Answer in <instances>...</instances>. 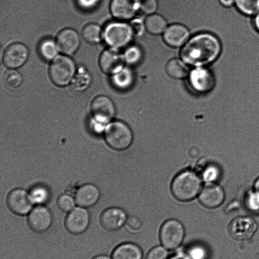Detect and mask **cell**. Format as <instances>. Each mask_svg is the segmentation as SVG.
Instances as JSON below:
<instances>
[{
	"instance_id": "obj_10",
	"label": "cell",
	"mask_w": 259,
	"mask_h": 259,
	"mask_svg": "<svg viewBox=\"0 0 259 259\" xmlns=\"http://www.w3.org/2000/svg\"><path fill=\"white\" fill-rule=\"evenodd\" d=\"M90 220V215L87 208L77 206L68 212L64 225L68 232L74 235H79L87 230Z\"/></svg>"
},
{
	"instance_id": "obj_22",
	"label": "cell",
	"mask_w": 259,
	"mask_h": 259,
	"mask_svg": "<svg viewBox=\"0 0 259 259\" xmlns=\"http://www.w3.org/2000/svg\"><path fill=\"white\" fill-rule=\"evenodd\" d=\"M134 80V75L133 71L128 68L123 67L112 75L111 81L114 87L119 90H125L132 86Z\"/></svg>"
},
{
	"instance_id": "obj_39",
	"label": "cell",
	"mask_w": 259,
	"mask_h": 259,
	"mask_svg": "<svg viewBox=\"0 0 259 259\" xmlns=\"http://www.w3.org/2000/svg\"><path fill=\"white\" fill-rule=\"evenodd\" d=\"M134 35H142L146 29L145 22L140 18L133 19L130 24Z\"/></svg>"
},
{
	"instance_id": "obj_38",
	"label": "cell",
	"mask_w": 259,
	"mask_h": 259,
	"mask_svg": "<svg viewBox=\"0 0 259 259\" xmlns=\"http://www.w3.org/2000/svg\"><path fill=\"white\" fill-rule=\"evenodd\" d=\"M125 225L127 230L130 232L137 233L142 229L143 223L139 218L131 217L127 218Z\"/></svg>"
},
{
	"instance_id": "obj_17",
	"label": "cell",
	"mask_w": 259,
	"mask_h": 259,
	"mask_svg": "<svg viewBox=\"0 0 259 259\" xmlns=\"http://www.w3.org/2000/svg\"><path fill=\"white\" fill-rule=\"evenodd\" d=\"M56 42L60 51L66 55H71L78 50L80 38L74 29L67 28L58 33Z\"/></svg>"
},
{
	"instance_id": "obj_26",
	"label": "cell",
	"mask_w": 259,
	"mask_h": 259,
	"mask_svg": "<svg viewBox=\"0 0 259 259\" xmlns=\"http://www.w3.org/2000/svg\"><path fill=\"white\" fill-rule=\"evenodd\" d=\"M92 76L90 72L83 67H79L72 79L73 89L78 92L85 90L90 85Z\"/></svg>"
},
{
	"instance_id": "obj_23",
	"label": "cell",
	"mask_w": 259,
	"mask_h": 259,
	"mask_svg": "<svg viewBox=\"0 0 259 259\" xmlns=\"http://www.w3.org/2000/svg\"><path fill=\"white\" fill-rule=\"evenodd\" d=\"M182 59H173L166 64V71L171 77L176 79H183L189 76V69Z\"/></svg>"
},
{
	"instance_id": "obj_9",
	"label": "cell",
	"mask_w": 259,
	"mask_h": 259,
	"mask_svg": "<svg viewBox=\"0 0 259 259\" xmlns=\"http://www.w3.org/2000/svg\"><path fill=\"white\" fill-rule=\"evenodd\" d=\"M189 81L193 89L201 94L211 91L215 83L212 72L204 67H196L190 71Z\"/></svg>"
},
{
	"instance_id": "obj_35",
	"label": "cell",
	"mask_w": 259,
	"mask_h": 259,
	"mask_svg": "<svg viewBox=\"0 0 259 259\" xmlns=\"http://www.w3.org/2000/svg\"><path fill=\"white\" fill-rule=\"evenodd\" d=\"M168 250L162 245L152 247L148 252L146 259H168Z\"/></svg>"
},
{
	"instance_id": "obj_16",
	"label": "cell",
	"mask_w": 259,
	"mask_h": 259,
	"mask_svg": "<svg viewBox=\"0 0 259 259\" xmlns=\"http://www.w3.org/2000/svg\"><path fill=\"white\" fill-rule=\"evenodd\" d=\"M127 219V214L122 208L113 206L103 211L100 215V222L104 229L114 231L125 225Z\"/></svg>"
},
{
	"instance_id": "obj_36",
	"label": "cell",
	"mask_w": 259,
	"mask_h": 259,
	"mask_svg": "<svg viewBox=\"0 0 259 259\" xmlns=\"http://www.w3.org/2000/svg\"><path fill=\"white\" fill-rule=\"evenodd\" d=\"M247 207L252 211H259V193L252 190L247 194L245 199Z\"/></svg>"
},
{
	"instance_id": "obj_44",
	"label": "cell",
	"mask_w": 259,
	"mask_h": 259,
	"mask_svg": "<svg viewBox=\"0 0 259 259\" xmlns=\"http://www.w3.org/2000/svg\"><path fill=\"white\" fill-rule=\"evenodd\" d=\"M253 190L259 193V177L254 181Z\"/></svg>"
},
{
	"instance_id": "obj_3",
	"label": "cell",
	"mask_w": 259,
	"mask_h": 259,
	"mask_svg": "<svg viewBox=\"0 0 259 259\" xmlns=\"http://www.w3.org/2000/svg\"><path fill=\"white\" fill-rule=\"evenodd\" d=\"M107 145L115 150L128 148L133 141V133L131 127L123 121L113 120L109 123L103 132Z\"/></svg>"
},
{
	"instance_id": "obj_43",
	"label": "cell",
	"mask_w": 259,
	"mask_h": 259,
	"mask_svg": "<svg viewBox=\"0 0 259 259\" xmlns=\"http://www.w3.org/2000/svg\"><path fill=\"white\" fill-rule=\"evenodd\" d=\"M253 23L256 30L259 32V12L254 16Z\"/></svg>"
},
{
	"instance_id": "obj_24",
	"label": "cell",
	"mask_w": 259,
	"mask_h": 259,
	"mask_svg": "<svg viewBox=\"0 0 259 259\" xmlns=\"http://www.w3.org/2000/svg\"><path fill=\"white\" fill-rule=\"evenodd\" d=\"M145 25L146 30L150 33L157 35L163 33L167 28L165 19L161 16L153 14L147 17Z\"/></svg>"
},
{
	"instance_id": "obj_2",
	"label": "cell",
	"mask_w": 259,
	"mask_h": 259,
	"mask_svg": "<svg viewBox=\"0 0 259 259\" xmlns=\"http://www.w3.org/2000/svg\"><path fill=\"white\" fill-rule=\"evenodd\" d=\"M200 175L191 169H185L178 173L173 179L170 190L178 200L187 202L199 195L202 188Z\"/></svg>"
},
{
	"instance_id": "obj_4",
	"label": "cell",
	"mask_w": 259,
	"mask_h": 259,
	"mask_svg": "<svg viewBox=\"0 0 259 259\" xmlns=\"http://www.w3.org/2000/svg\"><path fill=\"white\" fill-rule=\"evenodd\" d=\"M76 71L74 61L67 55L56 56L49 67V76L56 85L64 87L73 79Z\"/></svg>"
},
{
	"instance_id": "obj_8",
	"label": "cell",
	"mask_w": 259,
	"mask_h": 259,
	"mask_svg": "<svg viewBox=\"0 0 259 259\" xmlns=\"http://www.w3.org/2000/svg\"><path fill=\"white\" fill-rule=\"evenodd\" d=\"M256 222L249 217H238L233 219L228 227L229 234L238 240L250 239L257 231Z\"/></svg>"
},
{
	"instance_id": "obj_37",
	"label": "cell",
	"mask_w": 259,
	"mask_h": 259,
	"mask_svg": "<svg viewBox=\"0 0 259 259\" xmlns=\"http://www.w3.org/2000/svg\"><path fill=\"white\" fill-rule=\"evenodd\" d=\"M139 10L146 14L151 15L157 10V0H139Z\"/></svg>"
},
{
	"instance_id": "obj_11",
	"label": "cell",
	"mask_w": 259,
	"mask_h": 259,
	"mask_svg": "<svg viewBox=\"0 0 259 259\" xmlns=\"http://www.w3.org/2000/svg\"><path fill=\"white\" fill-rule=\"evenodd\" d=\"M6 203L9 209L19 215L28 214L33 208V205L29 192L20 188H15L9 192Z\"/></svg>"
},
{
	"instance_id": "obj_5",
	"label": "cell",
	"mask_w": 259,
	"mask_h": 259,
	"mask_svg": "<svg viewBox=\"0 0 259 259\" xmlns=\"http://www.w3.org/2000/svg\"><path fill=\"white\" fill-rule=\"evenodd\" d=\"M185 235L183 224L178 220L169 219L161 225L159 240L161 245L168 250L177 249L182 244Z\"/></svg>"
},
{
	"instance_id": "obj_32",
	"label": "cell",
	"mask_w": 259,
	"mask_h": 259,
	"mask_svg": "<svg viewBox=\"0 0 259 259\" xmlns=\"http://www.w3.org/2000/svg\"><path fill=\"white\" fill-rule=\"evenodd\" d=\"M200 176L206 183H216L220 176V169L217 166L209 164L203 169Z\"/></svg>"
},
{
	"instance_id": "obj_15",
	"label": "cell",
	"mask_w": 259,
	"mask_h": 259,
	"mask_svg": "<svg viewBox=\"0 0 259 259\" xmlns=\"http://www.w3.org/2000/svg\"><path fill=\"white\" fill-rule=\"evenodd\" d=\"M123 54L118 49L110 48L104 50L99 59V65L105 73L113 75L124 67Z\"/></svg>"
},
{
	"instance_id": "obj_19",
	"label": "cell",
	"mask_w": 259,
	"mask_h": 259,
	"mask_svg": "<svg viewBox=\"0 0 259 259\" xmlns=\"http://www.w3.org/2000/svg\"><path fill=\"white\" fill-rule=\"evenodd\" d=\"M100 192L93 184H85L77 190L74 199L77 206L88 208L94 205L99 200Z\"/></svg>"
},
{
	"instance_id": "obj_20",
	"label": "cell",
	"mask_w": 259,
	"mask_h": 259,
	"mask_svg": "<svg viewBox=\"0 0 259 259\" xmlns=\"http://www.w3.org/2000/svg\"><path fill=\"white\" fill-rule=\"evenodd\" d=\"M189 35V31L184 25L174 24L167 27L163 36L164 41L168 46L179 47L187 41Z\"/></svg>"
},
{
	"instance_id": "obj_27",
	"label": "cell",
	"mask_w": 259,
	"mask_h": 259,
	"mask_svg": "<svg viewBox=\"0 0 259 259\" xmlns=\"http://www.w3.org/2000/svg\"><path fill=\"white\" fill-rule=\"evenodd\" d=\"M82 36L88 43L98 44L103 37V32L99 25L95 23H89L83 28Z\"/></svg>"
},
{
	"instance_id": "obj_13",
	"label": "cell",
	"mask_w": 259,
	"mask_h": 259,
	"mask_svg": "<svg viewBox=\"0 0 259 259\" xmlns=\"http://www.w3.org/2000/svg\"><path fill=\"white\" fill-rule=\"evenodd\" d=\"M199 202L208 208L220 206L225 199L224 189L217 183H206L198 195Z\"/></svg>"
},
{
	"instance_id": "obj_7",
	"label": "cell",
	"mask_w": 259,
	"mask_h": 259,
	"mask_svg": "<svg viewBox=\"0 0 259 259\" xmlns=\"http://www.w3.org/2000/svg\"><path fill=\"white\" fill-rule=\"evenodd\" d=\"M91 111L95 122L106 127L114 117L116 108L110 98L100 95L93 100L91 104Z\"/></svg>"
},
{
	"instance_id": "obj_6",
	"label": "cell",
	"mask_w": 259,
	"mask_h": 259,
	"mask_svg": "<svg viewBox=\"0 0 259 259\" xmlns=\"http://www.w3.org/2000/svg\"><path fill=\"white\" fill-rule=\"evenodd\" d=\"M133 35L130 24L122 22L108 23L103 32L106 43L111 48L118 49L127 46Z\"/></svg>"
},
{
	"instance_id": "obj_25",
	"label": "cell",
	"mask_w": 259,
	"mask_h": 259,
	"mask_svg": "<svg viewBox=\"0 0 259 259\" xmlns=\"http://www.w3.org/2000/svg\"><path fill=\"white\" fill-rule=\"evenodd\" d=\"M58 50L57 42L52 38L42 39L38 46L40 56L46 61L54 59L56 57Z\"/></svg>"
},
{
	"instance_id": "obj_40",
	"label": "cell",
	"mask_w": 259,
	"mask_h": 259,
	"mask_svg": "<svg viewBox=\"0 0 259 259\" xmlns=\"http://www.w3.org/2000/svg\"><path fill=\"white\" fill-rule=\"evenodd\" d=\"M99 0H77L78 6L84 10H90L96 7Z\"/></svg>"
},
{
	"instance_id": "obj_30",
	"label": "cell",
	"mask_w": 259,
	"mask_h": 259,
	"mask_svg": "<svg viewBox=\"0 0 259 259\" xmlns=\"http://www.w3.org/2000/svg\"><path fill=\"white\" fill-rule=\"evenodd\" d=\"M3 81L7 88L15 89L22 84L23 77L21 74L15 69H10L5 72Z\"/></svg>"
},
{
	"instance_id": "obj_28",
	"label": "cell",
	"mask_w": 259,
	"mask_h": 259,
	"mask_svg": "<svg viewBox=\"0 0 259 259\" xmlns=\"http://www.w3.org/2000/svg\"><path fill=\"white\" fill-rule=\"evenodd\" d=\"M30 197L33 204L44 205L50 197V193L47 187L42 185L33 186L29 192Z\"/></svg>"
},
{
	"instance_id": "obj_45",
	"label": "cell",
	"mask_w": 259,
	"mask_h": 259,
	"mask_svg": "<svg viewBox=\"0 0 259 259\" xmlns=\"http://www.w3.org/2000/svg\"><path fill=\"white\" fill-rule=\"evenodd\" d=\"M92 259H112V258L107 255L101 254L94 257Z\"/></svg>"
},
{
	"instance_id": "obj_21",
	"label": "cell",
	"mask_w": 259,
	"mask_h": 259,
	"mask_svg": "<svg viewBox=\"0 0 259 259\" xmlns=\"http://www.w3.org/2000/svg\"><path fill=\"white\" fill-rule=\"evenodd\" d=\"M112 259H143V250L138 244L125 242L117 246L113 250Z\"/></svg>"
},
{
	"instance_id": "obj_1",
	"label": "cell",
	"mask_w": 259,
	"mask_h": 259,
	"mask_svg": "<svg viewBox=\"0 0 259 259\" xmlns=\"http://www.w3.org/2000/svg\"><path fill=\"white\" fill-rule=\"evenodd\" d=\"M222 46L219 39L210 33L197 34L183 45L181 59L195 67H204L215 61L220 56Z\"/></svg>"
},
{
	"instance_id": "obj_34",
	"label": "cell",
	"mask_w": 259,
	"mask_h": 259,
	"mask_svg": "<svg viewBox=\"0 0 259 259\" xmlns=\"http://www.w3.org/2000/svg\"><path fill=\"white\" fill-rule=\"evenodd\" d=\"M186 253L190 259H206L207 256L205 248L198 244L190 246Z\"/></svg>"
},
{
	"instance_id": "obj_12",
	"label": "cell",
	"mask_w": 259,
	"mask_h": 259,
	"mask_svg": "<svg viewBox=\"0 0 259 259\" xmlns=\"http://www.w3.org/2000/svg\"><path fill=\"white\" fill-rule=\"evenodd\" d=\"M27 223L30 228L37 233L47 230L51 226L53 217L50 209L44 205H37L28 214Z\"/></svg>"
},
{
	"instance_id": "obj_31",
	"label": "cell",
	"mask_w": 259,
	"mask_h": 259,
	"mask_svg": "<svg viewBox=\"0 0 259 259\" xmlns=\"http://www.w3.org/2000/svg\"><path fill=\"white\" fill-rule=\"evenodd\" d=\"M123 54L125 62L131 65L138 64L142 58V52L137 46L128 47Z\"/></svg>"
},
{
	"instance_id": "obj_14",
	"label": "cell",
	"mask_w": 259,
	"mask_h": 259,
	"mask_svg": "<svg viewBox=\"0 0 259 259\" xmlns=\"http://www.w3.org/2000/svg\"><path fill=\"white\" fill-rule=\"evenodd\" d=\"M28 56L29 51L25 45L14 42L5 49L3 62L5 66L9 69H16L23 65Z\"/></svg>"
},
{
	"instance_id": "obj_33",
	"label": "cell",
	"mask_w": 259,
	"mask_h": 259,
	"mask_svg": "<svg viewBox=\"0 0 259 259\" xmlns=\"http://www.w3.org/2000/svg\"><path fill=\"white\" fill-rule=\"evenodd\" d=\"M75 204L74 198L68 194H62L57 199V205L59 208L64 212H69L75 207Z\"/></svg>"
},
{
	"instance_id": "obj_42",
	"label": "cell",
	"mask_w": 259,
	"mask_h": 259,
	"mask_svg": "<svg viewBox=\"0 0 259 259\" xmlns=\"http://www.w3.org/2000/svg\"><path fill=\"white\" fill-rule=\"evenodd\" d=\"M220 4L223 7L229 8L234 6V0H219Z\"/></svg>"
},
{
	"instance_id": "obj_41",
	"label": "cell",
	"mask_w": 259,
	"mask_h": 259,
	"mask_svg": "<svg viewBox=\"0 0 259 259\" xmlns=\"http://www.w3.org/2000/svg\"><path fill=\"white\" fill-rule=\"evenodd\" d=\"M168 259H190L187 254L184 252H179L176 253Z\"/></svg>"
},
{
	"instance_id": "obj_29",
	"label": "cell",
	"mask_w": 259,
	"mask_h": 259,
	"mask_svg": "<svg viewBox=\"0 0 259 259\" xmlns=\"http://www.w3.org/2000/svg\"><path fill=\"white\" fill-rule=\"evenodd\" d=\"M234 6L242 14L254 16L259 12V0H234Z\"/></svg>"
},
{
	"instance_id": "obj_18",
	"label": "cell",
	"mask_w": 259,
	"mask_h": 259,
	"mask_svg": "<svg viewBox=\"0 0 259 259\" xmlns=\"http://www.w3.org/2000/svg\"><path fill=\"white\" fill-rule=\"evenodd\" d=\"M110 10L115 18L127 20L134 18L139 10V0H112Z\"/></svg>"
}]
</instances>
